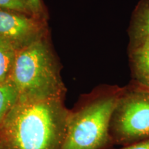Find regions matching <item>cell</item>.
<instances>
[{"label":"cell","mask_w":149,"mask_h":149,"mask_svg":"<svg viewBox=\"0 0 149 149\" xmlns=\"http://www.w3.org/2000/svg\"><path fill=\"white\" fill-rule=\"evenodd\" d=\"M18 101V92L10 79L0 84V125Z\"/></svg>","instance_id":"9c48e42d"},{"label":"cell","mask_w":149,"mask_h":149,"mask_svg":"<svg viewBox=\"0 0 149 149\" xmlns=\"http://www.w3.org/2000/svg\"><path fill=\"white\" fill-rule=\"evenodd\" d=\"M122 144L149 139V91L139 86L121 89L110 133Z\"/></svg>","instance_id":"277c9868"},{"label":"cell","mask_w":149,"mask_h":149,"mask_svg":"<svg viewBox=\"0 0 149 149\" xmlns=\"http://www.w3.org/2000/svg\"><path fill=\"white\" fill-rule=\"evenodd\" d=\"M121 149H149V139L134 143Z\"/></svg>","instance_id":"8fae6325"},{"label":"cell","mask_w":149,"mask_h":149,"mask_svg":"<svg viewBox=\"0 0 149 149\" xmlns=\"http://www.w3.org/2000/svg\"><path fill=\"white\" fill-rule=\"evenodd\" d=\"M10 81L19 100L62 98L64 88L55 59L47 45L38 39L17 50Z\"/></svg>","instance_id":"7a4b0ae2"},{"label":"cell","mask_w":149,"mask_h":149,"mask_svg":"<svg viewBox=\"0 0 149 149\" xmlns=\"http://www.w3.org/2000/svg\"><path fill=\"white\" fill-rule=\"evenodd\" d=\"M121 89L106 88L84 107L69 113L60 149H101L111 139L110 126Z\"/></svg>","instance_id":"3957f363"},{"label":"cell","mask_w":149,"mask_h":149,"mask_svg":"<svg viewBox=\"0 0 149 149\" xmlns=\"http://www.w3.org/2000/svg\"><path fill=\"white\" fill-rule=\"evenodd\" d=\"M33 10L38 11L41 8L40 0H26Z\"/></svg>","instance_id":"7c38bea8"},{"label":"cell","mask_w":149,"mask_h":149,"mask_svg":"<svg viewBox=\"0 0 149 149\" xmlns=\"http://www.w3.org/2000/svg\"><path fill=\"white\" fill-rule=\"evenodd\" d=\"M128 54L136 84L149 91V40L129 44Z\"/></svg>","instance_id":"8992f818"},{"label":"cell","mask_w":149,"mask_h":149,"mask_svg":"<svg viewBox=\"0 0 149 149\" xmlns=\"http://www.w3.org/2000/svg\"><path fill=\"white\" fill-rule=\"evenodd\" d=\"M0 8L26 13L33 11L26 0H0Z\"/></svg>","instance_id":"30bf717a"},{"label":"cell","mask_w":149,"mask_h":149,"mask_svg":"<svg viewBox=\"0 0 149 149\" xmlns=\"http://www.w3.org/2000/svg\"><path fill=\"white\" fill-rule=\"evenodd\" d=\"M69 112L62 98L19 100L0 125L2 149H60Z\"/></svg>","instance_id":"6da1fadb"},{"label":"cell","mask_w":149,"mask_h":149,"mask_svg":"<svg viewBox=\"0 0 149 149\" xmlns=\"http://www.w3.org/2000/svg\"><path fill=\"white\" fill-rule=\"evenodd\" d=\"M18 49L13 43L0 37V84L10 79Z\"/></svg>","instance_id":"ba28073f"},{"label":"cell","mask_w":149,"mask_h":149,"mask_svg":"<svg viewBox=\"0 0 149 149\" xmlns=\"http://www.w3.org/2000/svg\"><path fill=\"white\" fill-rule=\"evenodd\" d=\"M128 33L129 44L149 40V0H141L136 6Z\"/></svg>","instance_id":"52a82bcc"},{"label":"cell","mask_w":149,"mask_h":149,"mask_svg":"<svg viewBox=\"0 0 149 149\" xmlns=\"http://www.w3.org/2000/svg\"><path fill=\"white\" fill-rule=\"evenodd\" d=\"M39 26L34 20L22 15L0 9V37L18 48L37 40Z\"/></svg>","instance_id":"5b68a950"},{"label":"cell","mask_w":149,"mask_h":149,"mask_svg":"<svg viewBox=\"0 0 149 149\" xmlns=\"http://www.w3.org/2000/svg\"><path fill=\"white\" fill-rule=\"evenodd\" d=\"M0 149H2V148H1V143H0Z\"/></svg>","instance_id":"4fadbf2b"}]
</instances>
